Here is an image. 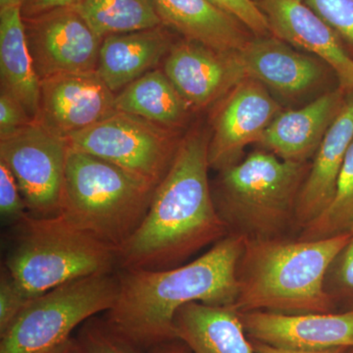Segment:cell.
I'll return each mask as SVG.
<instances>
[{
    "mask_svg": "<svg viewBox=\"0 0 353 353\" xmlns=\"http://www.w3.org/2000/svg\"><path fill=\"white\" fill-rule=\"evenodd\" d=\"M209 138L210 134L196 130L181 139L145 219L118 250L120 270L181 266L227 236L209 183Z\"/></svg>",
    "mask_w": 353,
    "mask_h": 353,
    "instance_id": "cell-1",
    "label": "cell"
},
{
    "mask_svg": "<svg viewBox=\"0 0 353 353\" xmlns=\"http://www.w3.org/2000/svg\"><path fill=\"white\" fill-rule=\"evenodd\" d=\"M245 240L228 234L196 259L165 270H119L118 296L106 321L148 352L176 340V311L192 303L234 306Z\"/></svg>",
    "mask_w": 353,
    "mask_h": 353,
    "instance_id": "cell-2",
    "label": "cell"
},
{
    "mask_svg": "<svg viewBox=\"0 0 353 353\" xmlns=\"http://www.w3.org/2000/svg\"><path fill=\"white\" fill-rule=\"evenodd\" d=\"M350 239V232L317 241L292 236L245 241L233 307L287 315L336 312L325 292V275Z\"/></svg>",
    "mask_w": 353,
    "mask_h": 353,
    "instance_id": "cell-3",
    "label": "cell"
},
{
    "mask_svg": "<svg viewBox=\"0 0 353 353\" xmlns=\"http://www.w3.org/2000/svg\"><path fill=\"white\" fill-rule=\"evenodd\" d=\"M309 168V162L288 161L261 148L218 171L211 190L228 234L262 241L296 232L297 199Z\"/></svg>",
    "mask_w": 353,
    "mask_h": 353,
    "instance_id": "cell-4",
    "label": "cell"
},
{
    "mask_svg": "<svg viewBox=\"0 0 353 353\" xmlns=\"http://www.w3.org/2000/svg\"><path fill=\"white\" fill-rule=\"evenodd\" d=\"M155 189L116 165L69 148L59 214L118 252L145 219Z\"/></svg>",
    "mask_w": 353,
    "mask_h": 353,
    "instance_id": "cell-5",
    "label": "cell"
},
{
    "mask_svg": "<svg viewBox=\"0 0 353 353\" xmlns=\"http://www.w3.org/2000/svg\"><path fill=\"white\" fill-rule=\"evenodd\" d=\"M4 267L29 299L72 281L114 273L117 252L58 214H29L15 225Z\"/></svg>",
    "mask_w": 353,
    "mask_h": 353,
    "instance_id": "cell-6",
    "label": "cell"
},
{
    "mask_svg": "<svg viewBox=\"0 0 353 353\" xmlns=\"http://www.w3.org/2000/svg\"><path fill=\"white\" fill-rule=\"evenodd\" d=\"M117 273L72 281L32 299L6 332L0 353H57L90 318L108 312L118 296Z\"/></svg>",
    "mask_w": 353,
    "mask_h": 353,
    "instance_id": "cell-7",
    "label": "cell"
},
{
    "mask_svg": "<svg viewBox=\"0 0 353 353\" xmlns=\"http://www.w3.org/2000/svg\"><path fill=\"white\" fill-rule=\"evenodd\" d=\"M138 116L116 111L67 139L70 148L120 167L153 187L170 169L183 137Z\"/></svg>",
    "mask_w": 353,
    "mask_h": 353,
    "instance_id": "cell-8",
    "label": "cell"
},
{
    "mask_svg": "<svg viewBox=\"0 0 353 353\" xmlns=\"http://www.w3.org/2000/svg\"><path fill=\"white\" fill-rule=\"evenodd\" d=\"M68 152L67 139L38 121L0 139V161L13 174L32 215L59 214Z\"/></svg>",
    "mask_w": 353,
    "mask_h": 353,
    "instance_id": "cell-9",
    "label": "cell"
},
{
    "mask_svg": "<svg viewBox=\"0 0 353 353\" xmlns=\"http://www.w3.org/2000/svg\"><path fill=\"white\" fill-rule=\"evenodd\" d=\"M23 21L39 81L60 74L97 71L103 39L90 29L77 7Z\"/></svg>",
    "mask_w": 353,
    "mask_h": 353,
    "instance_id": "cell-10",
    "label": "cell"
},
{
    "mask_svg": "<svg viewBox=\"0 0 353 353\" xmlns=\"http://www.w3.org/2000/svg\"><path fill=\"white\" fill-rule=\"evenodd\" d=\"M282 112L279 102L262 83L246 78L220 102L209 138L210 168L220 171L243 159V150L259 143Z\"/></svg>",
    "mask_w": 353,
    "mask_h": 353,
    "instance_id": "cell-11",
    "label": "cell"
},
{
    "mask_svg": "<svg viewBox=\"0 0 353 353\" xmlns=\"http://www.w3.org/2000/svg\"><path fill=\"white\" fill-rule=\"evenodd\" d=\"M163 71L192 110L222 101L246 79L239 51H221L183 38L172 46Z\"/></svg>",
    "mask_w": 353,
    "mask_h": 353,
    "instance_id": "cell-12",
    "label": "cell"
},
{
    "mask_svg": "<svg viewBox=\"0 0 353 353\" xmlns=\"http://www.w3.org/2000/svg\"><path fill=\"white\" fill-rule=\"evenodd\" d=\"M115 97L97 71L50 77L41 81L37 121L67 139L116 112Z\"/></svg>",
    "mask_w": 353,
    "mask_h": 353,
    "instance_id": "cell-13",
    "label": "cell"
},
{
    "mask_svg": "<svg viewBox=\"0 0 353 353\" xmlns=\"http://www.w3.org/2000/svg\"><path fill=\"white\" fill-rule=\"evenodd\" d=\"M240 316L248 339L272 347L304 352L353 347V309L296 315L250 311Z\"/></svg>",
    "mask_w": 353,
    "mask_h": 353,
    "instance_id": "cell-14",
    "label": "cell"
},
{
    "mask_svg": "<svg viewBox=\"0 0 353 353\" xmlns=\"http://www.w3.org/2000/svg\"><path fill=\"white\" fill-rule=\"evenodd\" d=\"M271 34L319 58L334 70L341 90L353 92V59L339 34L304 0H260Z\"/></svg>",
    "mask_w": 353,
    "mask_h": 353,
    "instance_id": "cell-15",
    "label": "cell"
},
{
    "mask_svg": "<svg viewBox=\"0 0 353 353\" xmlns=\"http://www.w3.org/2000/svg\"><path fill=\"white\" fill-rule=\"evenodd\" d=\"M239 55L246 78L287 99L307 94L325 77L327 64L322 60L294 50L273 34L253 36Z\"/></svg>",
    "mask_w": 353,
    "mask_h": 353,
    "instance_id": "cell-16",
    "label": "cell"
},
{
    "mask_svg": "<svg viewBox=\"0 0 353 353\" xmlns=\"http://www.w3.org/2000/svg\"><path fill=\"white\" fill-rule=\"evenodd\" d=\"M353 141V95L343 102L316 152L299 192L294 230L299 234L328 208Z\"/></svg>",
    "mask_w": 353,
    "mask_h": 353,
    "instance_id": "cell-17",
    "label": "cell"
},
{
    "mask_svg": "<svg viewBox=\"0 0 353 353\" xmlns=\"http://www.w3.org/2000/svg\"><path fill=\"white\" fill-rule=\"evenodd\" d=\"M343 90L317 97L297 110L282 111L260 139V148L281 159L309 162L343 106Z\"/></svg>",
    "mask_w": 353,
    "mask_h": 353,
    "instance_id": "cell-18",
    "label": "cell"
},
{
    "mask_svg": "<svg viewBox=\"0 0 353 353\" xmlns=\"http://www.w3.org/2000/svg\"><path fill=\"white\" fill-rule=\"evenodd\" d=\"M164 25L143 31L112 34L102 41L97 73L115 94L165 59L175 43Z\"/></svg>",
    "mask_w": 353,
    "mask_h": 353,
    "instance_id": "cell-19",
    "label": "cell"
},
{
    "mask_svg": "<svg viewBox=\"0 0 353 353\" xmlns=\"http://www.w3.org/2000/svg\"><path fill=\"white\" fill-rule=\"evenodd\" d=\"M152 2L162 24L183 39L199 41L221 51H240L252 39V32L241 21L209 0Z\"/></svg>",
    "mask_w": 353,
    "mask_h": 353,
    "instance_id": "cell-20",
    "label": "cell"
},
{
    "mask_svg": "<svg viewBox=\"0 0 353 353\" xmlns=\"http://www.w3.org/2000/svg\"><path fill=\"white\" fill-rule=\"evenodd\" d=\"M174 328L192 353H255L233 306L187 304L176 311Z\"/></svg>",
    "mask_w": 353,
    "mask_h": 353,
    "instance_id": "cell-21",
    "label": "cell"
},
{
    "mask_svg": "<svg viewBox=\"0 0 353 353\" xmlns=\"http://www.w3.org/2000/svg\"><path fill=\"white\" fill-rule=\"evenodd\" d=\"M0 92L11 95L37 121L41 81L28 48L20 7L0 8Z\"/></svg>",
    "mask_w": 353,
    "mask_h": 353,
    "instance_id": "cell-22",
    "label": "cell"
},
{
    "mask_svg": "<svg viewBox=\"0 0 353 353\" xmlns=\"http://www.w3.org/2000/svg\"><path fill=\"white\" fill-rule=\"evenodd\" d=\"M115 108L176 132L185 128L192 112L170 79L158 69L148 72L116 94Z\"/></svg>",
    "mask_w": 353,
    "mask_h": 353,
    "instance_id": "cell-23",
    "label": "cell"
},
{
    "mask_svg": "<svg viewBox=\"0 0 353 353\" xmlns=\"http://www.w3.org/2000/svg\"><path fill=\"white\" fill-rule=\"evenodd\" d=\"M77 8L101 39L163 25L152 0H83Z\"/></svg>",
    "mask_w": 353,
    "mask_h": 353,
    "instance_id": "cell-24",
    "label": "cell"
},
{
    "mask_svg": "<svg viewBox=\"0 0 353 353\" xmlns=\"http://www.w3.org/2000/svg\"><path fill=\"white\" fill-rule=\"evenodd\" d=\"M353 227V141L339 175L328 208L296 234L303 241H317L348 233Z\"/></svg>",
    "mask_w": 353,
    "mask_h": 353,
    "instance_id": "cell-25",
    "label": "cell"
},
{
    "mask_svg": "<svg viewBox=\"0 0 353 353\" xmlns=\"http://www.w3.org/2000/svg\"><path fill=\"white\" fill-rule=\"evenodd\" d=\"M75 339L82 353H148L97 316L81 325Z\"/></svg>",
    "mask_w": 353,
    "mask_h": 353,
    "instance_id": "cell-26",
    "label": "cell"
},
{
    "mask_svg": "<svg viewBox=\"0 0 353 353\" xmlns=\"http://www.w3.org/2000/svg\"><path fill=\"white\" fill-rule=\"evenodd\" d=\"M325 292L336 312L353 309V227L350 239L330 264L325 275Z\"/></svg>",
    "mask_w": 353,
    "mask_h": 353,
    "instance_id": "cell-27",
    "label": "cell"
},
{
    "mask_svg": "<svg viewBox=\"0 0 353 353\" xmlns=\"http://www.w3.org/2000/svg\"><path fill=\"white\" fill-rule=\"evenodd\" d=\"M341 39L353 46V0H304Z\"/></svg>",
    "mask_w": 353,
    "mask_h": 353,
    "instance_id": "cell-28",
    "label": "cell"
},
{
    "mask_svg": "<svg viewBox=\"0 0 353 353\" xmlns=\"http://www.w3.org/2000/svg\"><path fill=\"white\" fill-rule=\"evenodd\" d=\"M0 214L2 220L17 225L31 214L13 174L0 161Z\"/></svg>",
    "mask_w": 353,
    "mask_h": 353,
    "instance_id": "cell-29",
    "label": "cell"
},
{
    "mask_svg": "<svg viewBox=\"0 0 353 353\" xmlns=\"http://www.w3.org/2000/svg\"><path fill=\"white\" fill-rule=\"evenodd\" d=\"M32 299L21 289L6 267L0 275V334L6 331Z\"/></svg>",
    "mask_w": 353,
    "mask_h": 353,
    "instance_id": "cell-30",
    "label": "cell"
},
{
    "mask_svg": "<svg viewBox=\"0 0 353 353\" xmlns=\"http://www.w3.org/2000/svg\"><path fill=\"white\" fill-rule=\"evenodd\" d=\"M222 10L231 14L250 30L253 36L271 34L268 21L252 0H209Z\"/></svg>",
    "mask_w": 353,
    "mask_h": 353,
    "instance_id": "cell-31",
    "label": "cell"
},
{
    "mask_svg": "<svg viewBox=\"0 0 353 353\" xmlns=\"http://www.w3.org/2000/svg\"><path fill=\"white\" fill-rule=\"evenodd\" d=\"M34 122L11 95L0 92V139L10 136Z\"/></svg>",
    "mask_w": 353,
    "mask_h": 353,
    "instance_id": "cell-32",
    "label": "cell"
},
{
    "mask_svg": "<svg viewBox=\"0 0 353 353\" xmlns=\"http://www.w3.org/2000/svg\"><path fill=\"white\" fill-rule=\"evenodd\" d=\"M83 0H22L20 12L23 19L37 17L57 9L78 7Z\"/></svg>",
    "mask_w": 353,
    "mask_h": 353,
    "instance_id": "cell-33",
    "label": "cell"
},
{
    "mask_svg": "<svg viewBox=\"0 0 353 353\" xmlns=\"http://www.w3.org/2000/svg\"><path fill=\"white\" fill-rule=\"evenodd\" d=\"M250 341H252L253 350H254L255 353H347L348 350L352 348L341 347L328 348V350H315V352H304V350H284V348L272 347V345H266V343L255 340H250Z\"/></svg>",
    "mask_w": 353,
    "mask_h": 353,
    "instance_id": "cell-34",
    "label": "cell"
},
{
    "mask_svg": "<svg viewBox=\"0 0 353 353\" xmlns=\"http://www.w3.org/2000/svg\"><path fill=\"white\" fill-rule=\"evenodd\" d=\"M148 353H192V352L185 343L176 339V340L157 345L148 350Z\"/></svg>",
    "mask_w": 353,
    "mask_h": 353,
    "instance_id": "cell-35",
    "label": "cell"
},
{
    "mask_svg": "<svg viewBox=\"0 0 353 353\" xmlns=\"http://www.w3.org/2000/svg\"><path fill=\"white\" fill-rule=\"evenodd\" d=\"M57 353H82L81 352L80 347H79L78 343H77L75 338H72L71 340L64 345L61 350H58Z\"/></svg>",
    "mask_w": 353,
    "mask_h": 353,
    "instance_id": "cell-36",
    "label": "cell"
},
{
    "mask_svg": "<svg viewBox=\"0 0 353 353\" xmlns=\"http://www.w3.org/2000/svg\"><path fill=\"white\" fill-rule=\"evenodd\" d=\"M22 0H0V8L7 7H20Z\"/></svg>",
    "mask_w": 353,
    "mask_h": 353,
    "instance_id": "cell-37",
    "label": "cell"
},
{
    "mask_svg": "<svg viewBox=\"0 0 353 353\" xmlns=\"http://www.w3.org/2000/svg\"><path fill=\"white\" fill-rule=\"evenodd\" d=\"M347 353H353V347L350 348V350H348Z\"/></svg>",
    "mask_w": 353,
    "mask_h": 353,
    "instance_id": "cell-38",
    "label": "cell"
},
{
    "mask_svg": "<svg viewBox=\"0 0 353 353\" xmlns=\"http://www.w3.org/2000/svg\"><path fill=\"white\" fill-rule=\"evenodd\" d=\"M252 1H254V2H255V3H256V2L260 1V0H252Z\"/></svg>",
    "mask_w": 353,
    "mask_h": 353,
    "instance_id": "cell-39",
    "label": "cell"
}]
</instances>
